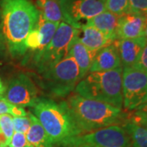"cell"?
Masks as SVG:
<instances>
[{"mask_svg":"<svg viewBox=\"0 0 147 147\" xmlns=\"http://www.w3.org/2000/svg\"><path fill=\"white\" fill-rule=\"evenodd\" d=\"M59 24L60 23H57V22H51V21H46L39 14L38 21L35 28L39 36L42 50L47 47L48 43L51 42L52 38L57 30Z\"/></svg>","mask_w":147,"mask_h":147,"instance_id":"20","label":"cell"},{"mask_svg":"<svg viewBox=\"0 0 147 147\" xmlns=\"http://www.w3.org/2000/svg\"><path fill=\"white\" fill-rule=\"evenodd\" d=\"M2 146L7 147H32L31 145L28 142L25 133L17 132L12 134L9 141L6 142Z\"/></svg>","mask_w":147,"mask_h":147,"instance_id":"24","label":"cell"},{"mask_svg":"<svg viewBox=\"0 0 147 147\" xmlns=\"http://www.w3.org/2000/svg\"></svg>","mask_w":147,"mask_h":147,"instance_id":"35","label":"cell"},{"mask_svg":"<svg viewBox=\"0 0 147 147\" xmlns=\"http://www.w3.org/2000/svg\"><path fill=\"white\" fill-rule=\"evenodd\" d=\"M66 103L81 134L112 125H123L127 120L122 109L78 94L70 96Z\"/></svg>","mask_w":147,"mask_h":147,"instance_id":"2","label":"cell"},{"mask_svg":"<svg viewBox=\"0 0 147 147\" xmlns=\"http://www.w3.org/2000/svg\"><path fill=\"white\" fill-rule=\"evenodd\" d=\"M102 1H103V2H104V3H105V0H102Z\"/></svg>","mask_w":147,"mask_h":147,"instance_id":"33","label":"cell"},{"mask_svg":"<svg viewBox=\"0 0 147 147\" xmlns=\"http://www.w3.org/2000/svg\"><path fill=\"white\" fill-rule=\"evenodd\" d=\"M40 73L41 85L44 90L49 94L59 97L70 94L80 80L78 65L69 56Z\"/></svg>","mask_w":147,"mask_h":147,"instance_id":"5","label":"cell"},{"mask_svg":"<svg viewBox=\"0 0 147 147\" xmlns=\"http://www.w3.org/2000/svg\"><path fill=\"white\" fill-rule=\"evenodd\" d=\"M122 126L130 137L131 147H147V128L129 119Z\"/></svg>","mask_w":147,"mask_h":147,"instance_id":"19","label":"cell"},{"mask_svg":"<svg viewBox=\"0 0 147 147\" xmlns=\"http://www.w3.org/2000/svg\"><path fill=\"white\" fill-rule=\"evenodd\" d=\"M39 11L30 0H0L1 32L11 57L26 53V40L36 27Z\"/></svg>","mask_w":147,"mask_h":147,"instance_id":"1","label":"cell"},{"mask_svg":"<svg viewBox=\"0 0 147 147\" xmlns=\"http://www.w3.org/2000/svg\"><path fill=\"white\" fill-rule=\"evenodd\" d=\"M0 147H7V146H0Z\"/></svg>","mask_w":147,"mask_h":147,"instance_id":"34","label":"cell"},{"mask_svg":"<svg viewBox=\"0 0 147 147\" xmlns=\"http://www.w3.org/2000/svg\"><path fill=\"white\" fill-rule=\"evenodd\" d=\"M64 21L79 30L90 19L106 11L102 0H57Z\"/></svg>","mask_w":147,"mask_h":147,"instance_id":"8","label":"cell"},{"mask_svg":"<svg viewBox=\"0 0 147 147\" xmlns=\"http://www.w3.org/2000/svg\"><path fill=\"white\" fill-rule=\"evenodd\" d=\"M106 11L120 16L128 12V0H105Z\"/></svg>","mask_w":147,"mask_h":147,"instance_id":"21","label":"cell"},{"mask_svg":"<svg viewBox=\"0 0 147 147\" xmlns=\"http://www.w3.org/2000/svg\"><path fill=\"white\" fill-rule=\"evenodd\" d=\"M136 110H138V111H141V112L147 114V99Z\"/></svg>","mask_w":147,"mask_h":147,"instance_id":"29","label":"cell"},{"mask_svg":"<svg viewBox=\"0 0 147 147\" xmlns=\"http://www.w3.org/2000/svg\"><path fill=\"white\" fill-rule=\"evenodd\" d=\"M128 12L147 16V0H128Z\"/></svg>","mask_w":147,"mask_h":147,"instance_id":"26","label":"cell"},{"mask_svg":"<svg viewBox=\"0 0 147 147\" xmlns=\"http://www.w3.org/2000/svg\"><path fill=\"white\" fill-rule=\"evenodd\" d=\"M119 67H122V64L115 40L110 45L102 47L96 52L88 73L109 71Z\"/></svg>","mask_w":147,"mask_h":147,"instance_id":"12","label":"cell"},{"mask_svg":"<svg viewBox=\"0 0 147 147\" xmlns=\"http://www.w3.org/2000/svg\"><path fill=\"white\" fill-rule=\"evenodd\" d=\"M5 45L3 40V37H2V32H1V21H0V54L4 51Z\"/></svg>","mask_w":147,"mask_h":147,"instance_id":"30","label":"cell"},{"mask_svg":"<svg viewBox=\"0 0 147 147\" xmlns=\"http://www.w3.org/2000/svg\"><path fill=\"white\" fill-rule=\"evenodd\" d=\"M0 115H10L13 116H26L27 113L23 107L12 105L4 99L0 100Z\"/></svg>","mask_w":147,"mask_h":147,"instance_id":"22","label":"cell"},{"mask_svg":"<svg viewBox=\"0 0 147 147\" xmlns=\"http://www.w3.org/2000/svg\"><path fill=\"white\" fill-rule=\"evenodd\" d=\"M96 52L97 51H91L85 47L79 39V34L74 38L67 56L73 57L76 61L79 69L80 79H83L89 72Z\"/></svg>","mask_w":147,"mask_h":147,"instance_id":"14","label":"cell"},{"mask_svg":"<svg viewBox=\"0 0 147 147\" xmlns=\"http://www.w3.org/2000/svg\"><path fill=\"white\" fill-rule=\"evenodd\" d=\"M132 68L147 73V44L143 48L142 53L137 59V62L134 64Z\"/></svg>","mask_w":147,"mask_h":147,"instance_id":"27","label":"cell"},{"mask_svg":"<svg viewBox=\"0 0 147 147\" xmlns=\"http://www.w3.org/2000/svg\"><path fill=\"white\" fill-rule=\"evenodd\" d=\"M65 147H131V140L123 127L112 125L73 137Z\"/></svg>","mask_w":147,"mask_h":147,"instance_id":"7","label":"cell"},{"mask_svg":"<svg viewBox=\"0 0 147 147\" xmlns=\"http://www.w3.org/2000/svg\"><path fill=\"white\" fill-rule=\"evenodd\" d=\"M129 120L132 121L137 124L147 128V114H146V113L136 110L131 115Z\"/></svg>","mask_w":147,"mask_h":147,"instance_id":"28","label":"cell"},{"mask_svg":"<svg viewBox=\"0 0 147 147\" xmlns=\"http://www.w3.org/2000/svg\"><path fill=\"white\" fill-rule=\"evenodd\" d=\"M79 39L91 51H98L115 41L97 29L88 25H84L79 29Z\"/></svg>","mask_w":147,"mask_h":147,"instance_id":"15","label":"cell"},{"mask_svg":"<svg viewBox=\"0 0 147 147\" xmlns=\"http://www.w3.org/2000/svg\"><path fill=\"white\" fill-rule=\"evenodd\" d=\"M37 98L36 86L25 74H19L10 79L3 96L4 100L21 107H31Z\"/></svg>","mask_w":147,"mask_h":147,"instance_id":"10","label":"cell"},{"mask_svg":"<svg viewBox=\"0 0 147 147\" xmlns=\"http://www.w3.org/2000/svg\"><path fill=\"white\" fill-rule=\"evenodd\" d=\"M143 36L147 39V16H145V22H144V32Z\"/></svg>","mask_w":147,"mask_h":147,"instance_id":"32","label":"cell"},{"mask_svg":"<svg viewBox=\"0 0 147 147\" xmlns=\"http://www.w3.org/2000/svg\"><path fill=\"white\" fill-rule=\"evenodd\" d=\"M116 45L119 50L123 68L133 67L137 62L143 48L147 44L145 37L131 39H116Z\"/></svg>","mask_w":147,"mask_h":147,"instance_id":"13","label":"cell"},{"mask_svg":"<svg viewBox=\"0 0 147 147\" xmlns=\"http://www.w3.org/2000/svg\"><path fill=\"white\" fill-rule=\"evenodd\" d=\"M36 7L44 20L57 23L64 21L57 0H36Z\"/></svg>","mask_w":147,"mask_h":147,"instance_id":"18","label":"cell"},{"mask_svg":"<svg viewBox=\"0 0 147 147\" xmlns=\"http://www.w3.org/2000/svg\"><path fill=\"white\" fill-rule=\"evenodd\" d=\"M79 33V30L68 23L60 22L51 42L45 48L38 52L34 57L38 71L42 72L66 57L70 44Z\"/></svg>","mask_w":147,"mask_h":147,"instance_id":"6","label":"cell"},{"mask_svg":"<svg viewBox=\"0 0 147 147\" xmlns=\"http://www.w3.org/2000/svg\"><path fill=\"white\" fill-rule=\"evenodd\" d=\"M13 131L12 116L10 115H0V134L4 137L6 142L10 140Z\"/></svg>","mask_w":147,"mask_h":147,"instance_id":"23","label":"cell"},{"mask_svg":"<svg viewBox=\"0 0 147 147\" xmlns=\"http://www.w3.org/2000/svg\"><path fill=\"white\" fill-rule=\"evenodd\" d=\"M119 18V16L115 14L108 11H105L98 14L97 16H94L93 18L90 19L86 23V25L94 27L103 34H105L106 36L110 38L111 39L116 40V30Z\"/></svg>","mask_w":147,"mask_h":147,"instance_id":"16","label":"cell"},{"mask_svg":"<svg viewBox=\"0 0 147 147\" xmlns=\"http://www.w3.org/2000/svg\"><path fill=\"white\" fill-rule=\"evenodd\" d=\"M123 67L109 71L91 72L79 81L76 94L90 100L123 107Z\"/></svg>","mask_w":147,"mask_h":147,"instance_id":"4","label":"cell"},{"mask_svg":"<svg viewBox=\"0 0 147 147\" xmlns=\"http://www.w3.org/2000/svg\"><path fill=\"white\" fill-rule=\"evenodd\" d=\"M30 119V127L26 137L32 147H53V144L40 122L32 113H28Z\"/></svg>","mask_w":147,"mask_h":147,"instance_id":"17","label":"cell"},{"mask_svg":"<svg viewBox=\"0 0 147 147\" xmlns=\"http://www.w3.org/2000/svg\"><path fill=\"white\" fill-rule=\"evenodd\" d=\"M145 16L127 12L119 18L116 30L117 39H131L143 36Z\"/></svg>","mask_w":147,"mask_h":147,"instance_id":"11","label":"cell"},{"mask_svg":"<svg viewBox=\"0 0 147 147\" xmlns=\"http://www.w3.org/2000/svg\"><path fill=\"white\" fill-rule=\"evenodd\" d=\"M123 105L136 110L147 99V73L132 67L123 68Z\"/></svg>","mask_w":147,"mask_h":147,"instance_id":"9","label":"cell"},{"mask_svg":"<svg viewBox=\"0 0 147 147\" xmlns=\"http://www.w3.org/2000/svg\"><path fill=\"white\" fill-rule=\"evenodd\" d=\"M12 123L15 131L26 134L30 127V119L28 114L26 116H15L12 117Z\"/></svg>","mask_w":147,"mask_h":147,"instance_id":"25","label":"cell"},{"mask_svg":"<svg viewBox=\"0 0 147 147\" xmlns=\"http://www.w3.org/2000/svg\"><path fill=\"white\" fill-rule=\"evenodd\" d=\"M31 108L34 115L50 137L53 144L64 146L73 137L80 135L69 112L66 101L38 97Z\"/></svg>","mask_w":147,"mask_h":147,"instance_id":"3","label":"cell"},{"mask_svg":"<svg viewBox=\"0 0 147 147\" xmlns=\"http://www.w3.org/2000/svg\"><path fill=\"white\" fill-rule=\"evenodd\" d=\"M4 92H5V86L3 85L2 80L0 79V100L1 99H3Z\"/></svg>","mask_w":147,"mask_h":147,"instance_id":"31","label":"cell"}]
</instances>
